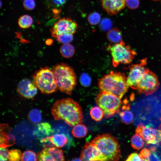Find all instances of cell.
I'll return each instance as SVG.
<instances>
[{
    "label": "cell",
    "instance_id": "1",
    "mask_svg": "<svg viewBox=\"0 0 161 161\" xmlns=\"http://www.w3.org/2000/svg\"><path fill=\"white\" fill-rule=\"evenodd\" d=\"M51 111L55 120H63L71 126L83 122L81 108L77 102L71 98L56 101L53 105Z\"/></svg>",
    "mask_w": 161,
    "mask_h": 161
},
{
    "label": "cell",
    "instance_id": "2",
    "mask_svg": "<svg viewBox=\"0 0 161 161\" xmlns=\"http://www.w3.org/2000/svg\"><path fill=\"white\" fill-rule=\"evenodd\" d=\"M98 86L100 91L115 95L120 98L127 92L129 86L124 73L112 71L100 78Z\"/></svg>",
    "mask_w": 161,
    "mask_h": 161
},
{
    "label": "cell",
    "instance_id": "3",
    "mask_svg": "<svg viewBox=\"0 0 161 161\" xmlns=\"http://www.w3.org/2000/svg\"><path fill=\"white\" fill-rule=\"evenodd\" d=\"M91 143L100 151L102 161H117L121 156L119 144L117 139L109 134L98 135Z\"/></svg>",
    "mask_w": 161,
    "mask_h": 161
},
{
    "label": "cell",
    "instance_id": "4",
    "mask_svg": "<svg viewBox=\"0 0 161 161\" xmlns=\"http://www.w3.org/2000/svg\"><path fill=\"white\" fill-rule=\"evenodd\" d=\"M52 71L58 88L61 92L71 95L77 83V78L73 69L67 64H58Z\"/></svg>",
    "mask_w": 161,
    "mask_h": 161
},
{
    "label": "cell",
    "instance_id": "5",
    "mask_svg": "<svg viewBox=\"0 0 161 161\" xmlns=\"http://www.w3.org/2000/svg\"><path fill=\"white\" fill-rule=\"evenodd\" d=\"M107 49L111 52L112 64L114 67L117 66L120 64L130 63L137 54L135 51L122 40L118 43L109 45Z\"/></svg>",
    "mask_w": 161,
    "mask_h": 161
},
{
    "label": "cell",
    "instance_id": "6",
    "mask_svg": "<svg viewBox=\"0 0 161 161\" xmlns=\"http://www.w3.org/2000/svg\"><path fill=\"white\" fill-rule=\"evenodd\" d=\"M95 102L103 110L106 118L110 117L117 112L122 103L121 98L118 97L101 91L97 95Z\"/></svg>",
    "mask_w": 161,
    "mask_h": 161
},
{
    "label": "cell",
    "instance_id": "7",
    "mask_svg": "<svg viewBox=\"0 0 161 161\" xmlns=\"http://www.w3.org/2000/svg\"><path fill=\"white\" fill-rule=\"evenodd\" d=\"M33 78L37 87L43 93L51 94L58 88L53 71L48 68H41L37 71Z\"/></svg>",
    "mask_w": 161,
    "mask_h": 161
},
{
    "label": "cell",
    "instance_id": "8",
    "mask_svg": "<svg viewBox=\"0 0 161 161\" xmlns=\"http://www.w3.org/2000/svg\"><path fill=\"white\" fill-rule=\"evenodd\" d=\"M147 59L141 60L139 63L132 64L129 67V72L127 77L129 86L134 89H137L138 85L144 75L149 70L146 68Z\"/></svg>",
    "mask_w": 161,
    "mask_h": 161
},
{
    "label": "cell",
    "instance_id": "9",
    "mask_svg": "<svg viewBox=\"0 0 161 161\" xmlns=\"http://www.w3.org/2000/svg\"><path fill=\"white\" fill-rule=\"evenodd\" d=\"M136 133L140 135L148 144L159 146L161 145V130L146 126L140 123L136 129Z\"/></svg>",
    "mask_w": 161,
    "mask_h": 161
},
{
    "label": "cell",
    "instance_id": "10",
    "mask_svg": "<svg viewBox=\"0 0 161 161\" xmlns=\"http://www.w3.org/2000/svg\"><path fill=\"white\" fill-rule=\"evenodd\" d=\"M159 86L157 76L153 72L149 70L139 82L137 89L139 93L148 95L154 93Z\"/></svg>",
    "mask_w": 161,
    "mask_h": 161
},
{
    "label": "cell",
    "instance_id": "11",
    "mask_svg": "<svg viewBox=\"0 0 161 161\" xmlns=\"http://www.w3.org/2000/svg\"><path fill=\"white\" fill-rule=\"evenodd\" d=\"M76 22L69 18H64L59 20L51 28L52 36L55 38L63 33L75 34L78 28Z\"/></svg>",
    "mask_w": 161,
    "mask_h": 161
},
{
    "label": "cell",
    "instance_id": "12",
    "mask_svg": "<svg viewBox=\"0 0 161 161\" xmlns=\"http://www.w3.org/2000/svg\"><path fill=\"white\" fill-rule=\"evenodd\" d=\"M38 161H62L65 160L63 151L56 147H46L37 154Z\"/></svg>",
    "mask_w": 161,
    "mask_h": 161
},
{
    "label": "cell",
    "instance_id": "13",
    "mask_svg": "<svg viewBox=\"0 0 161 161\" xmlns=\"http://www.w3.org/2000/svg\"><path fill=\"white\" fill-rule=\"evenodd\" d=\"M81 161H102L101 154L98 149L91 143L86 142L81 151Z\"/></svg>",
    "mask_w": 161,
    "mask_h": 161
},
{
    "label": "cell",
    "instance_id": "14",
    "mask_svg": "<svg viewBox=\"0 0 161 161\" xmlns=\"http://www.w3.org/2000/svg\"><path fill=\"white\" fill-rule=\"evenodd\" d=\"M17 91L22 96L27 98H32L37 94V87L34 83L26 78L21 80L18 84Z\"/></svg>",
    "mask_w": 161,
    "mask_h": 161
},
{
    "label": "cell",
    "instance_id": "15",
    "mask_svg": "<svg viewBox=\"0 0 161 161\" xmlns=\"http://www.w3.org/2000/svg\"><path fill=\"white\" fill-rule=\"evenodd\" d=\"M126 0H100L103 9L111 16L115 15L123 10Z\"/></svg>",
    "mask_w": 161,
    "mask_h": 161
},
{
    "label": "cell",
    "instance_id": "16",
    "mask_svg": "<svg viewBox=\"0 0 161 161\" xmlns=\"http://www.w3.org/2000/svg\"><path fill=\"white\" fill-rule=\"evenodd\" d=\"M10 129L7 124L3 123L0 125V147L7 148L15 143L14 136L10 132Z\"/></svg>",
    "mask_w": 161,
    "mask_h": 161
},
{
    "label": "cell",
    "instance_id": "17",
    "mask_svg": "<svg viewBox=\"0 0 161 161\" xmlns=\"http://www.w3.org/2000/svg\"><path fill=\"white\" fill-rule=\"evenodd\" d=\"M41 142L42 143L49 142L54 146L61 148L66 144L68 139L64 134H56L42 138L41 139Z\"/></svg>",
    "mask_w": 161,
    "mask_h": 161
},
{
    "label": "cell",
    "instance_id": "18",
    "mask_svg": "<svg viewBox=\"0 0 161 161\" xmlns=\"http://www.w3.org/2000/svg\"><path fill=\"white\" fill-rule=\"evenodd\" d=\"M54 131L49 123L43 122L38 124L33 133L38 136L48 137Z\"/></svg>",
    "mask_w": 161,
    "mask_h": 161
},
{
    "label": "cell",
    "instance_id": "19",
    "mask_svg": "<svg viewBox=\"0 0 161 161\" xmlns=\"http://www.w3.org/2000/svg\"><path fill=\"white\" fill-rule=\"evenodd\" d=\"M106 36L108 40L112 43H117L122 41L121 32L117 28H113L109 30L107 33Z\"/></svg>",
    "mask_w": 161,
    "mask_h": 161
},
{
    "label": "cell",
    "instance_id": "20",
    "mask_svg": "<svg viewBox=\"0 0 161 161\" xmlns=\"http://www.w3.org/2000/svg\"><path fill=\"white\" fill-rule=\"evenodd\" d=\"M71 132L74 137L77 138H82L86 136L88 130L85 125L79 123L73 126Z\"/></svg>",
    "mask_w": 161,
    "mask_h": 161
},
{
    "label": "cell",
    "instance_id": "21",
    "mask_svg": "<svg viewBox=\"0 0 161 161\" xmlns=\"http://www.w3.org/2000/svg\"><path fill=\"white\" fill-rule=\"evenodd\" d=\"M74 46L69 43L63 44L61 46L60 52L61 56L66 58L72 57L75 53Z\"/></svg>",
    "mask_w": 161,
    "mask_h": 161
},
{
    "label": "cell",
    "instance_id": "22",
    "mask_svg": "<svg viewBox=\"0 0 161 161\" xmlns=\"http://www.w3.org/2000/svg\"><path fill=\"white\" fill-rule=\"evenodd\" d=\"M142 137L136 133L131 139V143L132 147L136 150H139L143 146L144 142Z\"/></svg>",
    "mask_w": 161,
    "mask_h": 161
},
{
    "label": "cell",
    "instance_id": "23",
    "mask_svg": "<svg viewBox=\"0 0 161 161\" xmlns=\"http://www.w3.org/2000/svg\"><path fill=\"white\" fill-rule=\"evenodd\" d=\"M33 21V19L30 16L25 15L19 18L18 23L21 28L26 29L30 27L31 26Z\"/></svg>",
    "mask_w": 161,
    "mask_h": 161
},
{
    "label": "cell",
    "instance_id": "24",
    "mask_svg": "<svg viewBox=\"0 0 161 161\" xmlns=\"http://www.w3.org/2000/svg\"><path fill=\"white\" fill-rule=\"evenodd\" d=\"M89 113L91 117L96 121H100L104 116V113L103 110L98 106L92 107L90 109Z\"/></svg>",
    "mask_w": 161,
    "mask_h": 161
},
{
    "label": "cell",
    "instance_id": "25",
    "mask_svg": "<svg viewBox=\"0 0 161 161\" xmlns=\"http://www.w3.org/2000/svg\"><path fill=\"white\" fill-rule=\"evenodd\" d=\"M119 115L122 122L126 124L131 123L133 120L134 115L129 110H124L120 112Z\"/></svg>",
    "mask_w": 161,
    "mask_h": 161
},
{
    "label": "cell",
    "instance_id": "26",
    "mask_svg": "<svg viewBox=\"0 0 161 161\" xmlns=\"http://www.w3.org/2000/svg\"><path fill=\"white\" fill-rule=\"evenodd\" d=\"M29 118L34 123H39L41 120V115L40 111L37 109H34L29 112Z\"/></svg>",
    "mask_w": 161,
    "mask_h": 161
},
{
    "label": "cell",
    "instance_id": "27",
    "mask_svg": "<svg viewBox=\"0 0 161 161\" xmlns=\"http://www.w3.org/2000/svg\"><path fill=\"white\" fill-rule=\"evenodd\" d=\"M21 161L38 160L37 155L33 151L28 150L24 151L22 154Z\"/></svg>",
    "mask_w": 161,
    "mask_h": 161
},
{
    "label": "cell",
    "instance_id": "28",
    "mask_svg": "<svg viewBox=\"0 0 161 161\" xmlns=\"http://www.w3.org/2000/svg\"><path fill=\"white\" fill-rule=\"evenodd\" d=\"M73 35L71 33H63L57 35L55 38L60 43H69L73 40Z\"/></svg>",
    "mask_w": 161,
    "mask_h": 161
},
{
    "label": "cell",
    "instance_id": "29",
    "mask_svg": "<svg viewBox=\"0 0 161 161\" xmlns=\"http://www.w3.org/2000/svg\"><path fill=\"white\" fill-rule=\"evenodd\" d=\"M21 151L18 149L11 150L9 152L8 160L10 161L21 160Z\"/></svg>",
    "mask_w": 161,
    "mask_h": 161
},
{
    "label": "cell",
    "instance_id": "30",
    "mask_svg": "<svg viewBox=\"0 0 161 161\" xmlns=\"http://www.w3.org/2000/svg\"><path fill=\"white\" fill-rule=\"evenodd\" d=\"M100 16L99 13L94 12L90 14L88 17V20L90 24L95 25L100 22Z\"/></svg>",
    "mask_w": 161,
    "mask_h": 161
},
{
    "label": "cell",
    "instance_id": "31",
    "mask_svg": "<svg viewBox=\"0 0 161 161\" xmlns=\"http://www.w3.org/2000/svg\"><path fill=\"white\" fill-rule=\"evenodd\" d=\"M66 0H46L48 6L50 7L57 8L63 6L66 3Z\"/></svg>",
    "mask_w": 161,
    "mask_h": 161
},
{
    "label": "cell",
    "instance_id": "32",
    "mask_svg": "<svg viewBox=\"0 0 161 161\" xmlns=\"http://www.w3.org/2000/svg\"><path fill=\"white\" fill-rule=\"evenodd\" d=\"M100 27L103 31L109 30L112 26L111 21L108 18H105L100 22Z\"/></svg>",
    "mask_w": 161,
    "mask_h": 161
},
{
    "label": "cell",
    "instance_id": "33",
    "mask_svg": "<svg viewBox=\"0 0 161 161\" xmlns=\"http://www.w3.org/2000/svg\"><path fill=\"white\" fill-rule=\"evenodd\" d=\"M140 4L139 0H126V5L128 8L134 9L138 7Z\"/></svg>",
    "mask_w": 161,
    "mask_h": 161
},
{
    "label": "cell",
    "instance_id": "34",
    "mask_svg": "<svg viewBox=\"0 0 161 161\" xmlns=\"http://www.w3.org/2000/svg\"><path fill=\"white\" fill-rule=\"evenodd\" d=\"M23 5L24 8L28 10H33L35 6L34 0H24Z\"/></svg>",
    "mask_w": 161,
    "mask_h": 161
},
{
    "label": "cell",
    "instance_id": "35",
    "mask_svg": "<svg viewBox=\"0 0 161 161\" xmlns=\"http://www.w3.org/2000/svg\"><path fill=\"white\" fill-rule=\"evenodd\" d=\"M9 151L6 148L0 147V161H6L8 160Z\"/></svg>",
    "mask_w": 161,
    "mask_h": 161
},
{
    "label": "cell",
    "instance_id": "36",
    "mask_svg": "<svg viewBox=\"0 0 161 161\" xmlns=\"http://www.w3.org/2000/svg\"><path fill=\"white\" fill-rule=\"evenodd\" d=\"M126 161H146L144 159L141 158L139 154L136 152L132 153L130 154L126 160Z\"/></svg>",
    "mask_w": 161,
    "mask_h": 161
},
{
    "label": "cell",
    "instance_id": "37",
    "mask_svg": "<svg viewBox=\"0 0 161 161\" xmlns=\"http://www.w3.org/2000/svg\"><path fill=\"white\" fill-rule=\"evenodd\" d=\"M151 152L150 150L146 148H143L140 151L139 155L140 157L142 159L146 160V159L150 157Z\"/></svg>",
    "mask_w": 161,
    "mask_h": 161
},
{
    "label": "cell",
    "instance_id": "38",
    "mask_svg": "<svg viewBox=\"0 0 161 161\" xmlns=\"http://www.w3.org/2000/svg\"><path fill=\"white\" fill-rule=\"evenodd\" d=\"M80 81L82 84L84 86H87L90 84V78L88 75L83 74L81 76Z\"/></svg>",
    "mask_w": 161,
    "mask_h": 161
},
{
    "label": "cell",
    "instance_id": "39",
    "mask_svg": "<svg viewBox=\"0 0 161 161\" xmlns=\"http://www.w3.org/2000/svg\"><path fill=\"white\" fill-rule=\"evenodd\" d=\"M72 160V161H81H81L80 158H75Z\"/></svg>",
    "mask_w": 161,
    "mask_h": 161
},
{
    "label": "cell",
    "instance_id": "40",
    "mask_svg": "<svg viewBox=\"0 0 161 161\" xmlns=\"http://www.w3.org/2000/svg\"><path fill=\"white\" fill-rule=\"evenodd\" d=\"M158 128L159 129L161 130V123L158 126Z\"/></svg>",
    "mask_w": 161,
    "mask_h": 161
},
{
    "label": "cell",
    "instance_id": "41",
    "mask_svg": "<svg viewBox=\"0 0 161 161\" xmlns=\"http://www.w3.org/2000/svg\"><path fill=\"white\" fill-rule=\"evenodd\" d=\"M152 0L154 1H158V0Z\"/></svg>",
    "mask_w": 161,
    "mask_h": 161
}]
</instances>
